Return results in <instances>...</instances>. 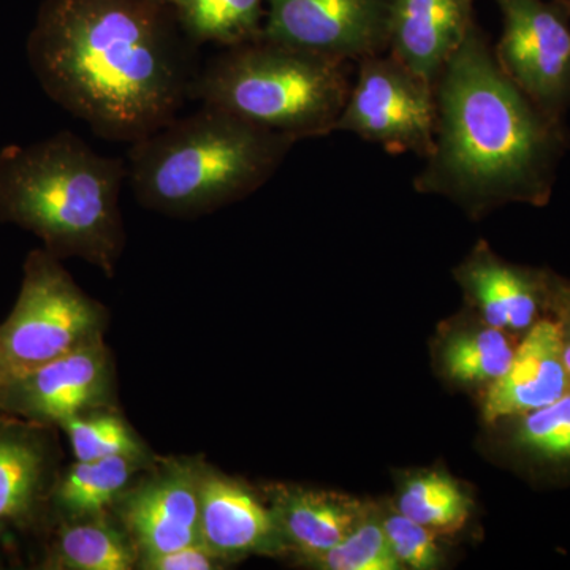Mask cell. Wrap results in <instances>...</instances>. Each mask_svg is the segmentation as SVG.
<instances>
[{"instance_id":"obj_27","label":"cell","mask_w":570,"mask_h":570,"mask_svg":"<svg viewBox=\"0 0 570 570\" xmlns=\"http://www.w3.org/2000/svg\"><path fill=\"white\" fill-rule=\"evenodd\" d=\"M137 568L145 570H214L224 568V562L214 557L202 543L165 551V553L145 554L138 560Z\"/></svg>"},{"instance_id":"obj_7","label":"cell","mask_w":570,"mask_h":570,"mask_svg":"<svg viewBox=\"0 0 570 570\" xmlns=\"http://www.w3.org/2000/svg\"><path fill=\"white\" fill-rule=\"evenodd\" d=\"M356 66L335 132L354 134L395 156L425 159L436 134V86L389 51Z\"/></svg>"},{"instance_id":"obj_9","label":"cell","mask_w":570,"mask_h":570,"mask_svg":"<svg viewBox=\"0 0 570 570\" xmlns=\"http://www.w3.org/2000/svg\"><path fill=\"white\" fill-rule=\"evenodd\" d=\"M104 409H116L115 362L104 340L0 382V412L39 425Z\"/></svg>"},{"instance_id":"obj_14","label":"cell","mask_w":570,"mask_h":570,"mask_svg":"<svg viewBox=\"0 0 570 570\" xmlns=\"http://www.w3.org/2000/svg\"><path fill=\"white\" fill-rule=\"evenodd\" d=\"M569 387L561 326L550 321L538 322L517 348L508 371L491 382L483 401V417L493 423L528 414L560 400L570 392Z\"/></svg>"},{"instance_id":"obj_12","label":"cell","mask_w":570,"mask_h":570,"mask_svg":"<svg viewBox=\"0 0 570 570\" xmlns=\"http://www.w3.org/2000/svg\"><path fill=\"white\" fill-rule=\"evenodd\" d=\"M200 461H160L119 499L116 512L140 557L200 543Z\"/></svg>"},{"instance_id":"obj_23","label":"cell","mask_w":570,"mask_h":570,"mask_svg":"<svg viewBox=\"0 0 570 570\" xmlns=\"http://www.w3.org/2000/svg\"><path fill=\"white\" fill-rule=\"evenodd\" d=\"M513 351L502 330L461 333L445 344L442 362L450 377L460 382H494L508 371Z\"/></svg>"},{"instance_id":"obj_10","label":"cell","mask_w":570,"mask_h":570,"mask_svg":"<svg viewBox=\"0 0 570 570\" xmlns=\"http://www.w3.org/2000/svg\"><path fill=\"white\" fill-rule=\"evenodd\" d=\"M393 0H268L261 36L358 63L389 51Z\"/></svg>"},{"instance_id":"obj_16","label":"cell","mask_w":570,"mask_h":570,"mask_svg":"<svg viewBox=\"0 0 570 570\" xmlns=\"http://www.w3.org/2000/svg\"><path fill=\"white\" fill-rule=\"evenodd\" d=\"M269 509L285 549L294 550L309 564L366 519L365 509L354 499L298 487H276Z\"/></svg>"},{"instance_id":"obj_3","label":"cell","mask_w":570,"mask_h":570,"mask_svg":"<svg viewBox=\"0 0 570 570\" xmlns=\"http://www.w3.org/2000/svg\"><path fill=\"white\" fill-rule=\"evenodd\" d=\"M127 163L58 132L0 149V220L17 225L58 258H81L107 276L126 246L121 189Z\"/></svg>"},{"instance_id":"obj_20","label":"cell","mask_w":570,"mask_h":570,"mask_svg":"<svg viewBox=\"0 0 570 570\" xmlns=\"http://www.w3.org/2000/svg\"><path fill=\"white\" fill-rule=\"evenodd\" d=\"M268 0H171L193 43L234 47L261 36Z\"/></svg>"},{"instance_id":"obj_11","label":"cell","mask_w":570,"mask_h":570,"mask_svg":"<svg viewBox=\"0 0 570 570\" xmlns=\"http://www.w3.org/2000/svg\"><path fill=\"white\" fill-rule=\"evenodd\" d=\"M52 428L0 412V547L47 527L52 517L61 475Z\"/></svg>"},{"instance_id":"obj_26","label":"cell","mask_w":570,"mask_h":570,"mask_svg":"<svg viewBox=\"0 0 570 570\" xmlns=\"http://www.w3.org/2000/svg\"><path fill=\"white\" fill-rule=\"evenodd\" d=\"M382 527L401 566L425 570L438 564L439 549L431 530L407 519L403 513L389 517Z\"/></svg>"},{"instance_id":"obj_22","label":"cell","mask_w":570,"mask_h":570,"mask_svg":"<svg viewBox=\"0 0 570 570\" xmlns=\"http://www.w3.org/2000/svg\"><path fill=\"white\" fill-rule=\"evenodd\" d=\"M77 461H96L127 456L153 463L151 453L140 436L116 409L88 412L63 420L59 425Z\"/></svg>"},{"instance_id":"obj_18","label":"cell","mask_w":570,"mask_h":570,"mask_svg":"<svg viewBox=\"0 0 570 570\" xmlns=\"http://www.w3.org/2000/svg\"><path fill=\"white\" fill-rule=\"evenodd\" d=\"M48 542L40 569L47 570H130L137 568L134 540L122 524L107 513L80 520H58Z\"/></svg>"},{"instance_id":"obj_6","label":"cell","mask_w":570,"mask_h":570,"mask_svg":"<svg viewBox=\"0 0 570 570\" xmlns=\"http://www.w3.org/2000/svg\"><path fill=\"white\" fill-rule=\"evenodd\" d=\"M107 321V309L78 287L61 258L33 249L17 303L0 325L2 381L104 340Z\"/></svg>"},{"instance_id":"obj_1","label":"cell","mask_w":570,"mask_h":570,"mask_svg":"<svg viewBox=\"0 0 570 570\" xmlns=\"http://www.w3.org/2000/svg\"><path fill=\"white\" fill-rule=\"evenodd\" d=\"M157 0H47L26 55L40 88L105 140L174 121L198 71Z\"/></svg>"},{"instance_id":"obj_30","label":"cell","mask_w":570,"mask_h":570,"mask_svg":"<svg viewBox=\"0 0 570 570\" xmlns=\"http://www.w3.org/2000/svg\"><path fill=\"white\" fill-rule=\"evenodd\" d=\"M157 2L167 3V6H170L171 0H157Z\"/></svg>"},{"instance_id":"obj_24","label":"cell","mask_w":570,"mask_h":570,"mask_svg":"<svg viewBox=\"0 0 570 570\" xmlns=\"http://www.w3.org/2000/svg\"><path fill=\"white\" fill-rule=\"evenodd\" d=\"M326 570H397L401 562L393 553L384 527L366 519L346 539L311 562Z\"/></svg>"},{"instance_id":"obj_29","label":"cell","mask_w":570,"mask_h":570,"mask_svg":"<svg viewBox=\"0 0 570 570\" xmlns=\"http://www.w3.org/2000/svg\"><path fill=\"white\" fill-rule=\"evenodd\" d=\"M3 371H2V355H0V381H2Z\"/></svg>"},{"instance_id":"obj_15","label":"cell","mask_w":570,"mask_h":570,"mask_svg":"<svg viewBox=\"0 0 570 570\" xmlns=\"http://www.w3.org/2000/svg\"><path fill=\"white\" fill-rule=\"evenodd\" d=\"M474 0H393L389 52L436 86L474 22Z\"/></svg>"},{"instance_id":"obj_19","label":"cell","mask_w":570,"mask_h":570,"mask_svg":"<svg viewBox=\"0 0 570 570\" xmlns=\"http://www.w3.org/2000/svg\"><path fill=\"white\" fill-rule=\"evenodd\" d=\"M151 466L127 456L77 461L59 475L51 498L52 517L58 521L105 515L130 489L135 475Z\"/></svg>"},{"instance_id":"obj_2","label":"cell","mask_w":570,"mask_h":570,"mask_svg":"<svg viewBox=\"0 0 570 570\" xmlns=\"http://www.w3.org/2000/svg\"><path fill=\"white\" fill-rule=\"evenodd\" d=\"M436 104L433 149L414 178L419 193L448 197L474 216L550 200L568 127L510 80L475 21L439 75Z\"/></svg>"},{"instance_id":"obj_28","label":"cell","mask_w":570,"mask_h":570,"mask_svg":"<svg viewBox=\"0 0 570 570\" xmlns=\"http://www.w3.org/2000/svg\"><path fill=\"white\" fill-rule=\"evenodd\" d=\"M549 296L553 299L560 311L561 335H562V358L570 377V284L561 283L558 279H550Z\"/></svg>"},{"instance_id":"obj_4","label":"cell","mask_w":570,"mask_h":570,"mask_svg":"<svg viewBox=\"0 0 570 570\" xmlns=\"http://www.w3.org/2000/svg\"><path fill=\"white\" fill-rule=\"evenodd\" d=\"M295 142L223 108L176 116L130 145L127 181L151 212L193 217L216 212L261 189Z\"/></svg>"},{"instance_id":"obj_21","label":"cell","mask_w":570,"mask_h":570,"mask_svg":"<svg viewBox=\"0 0 570 570\" xmlns=\"http://www.w3.org/2000/svg\"><path fill=\"white\" fill-rule=\"evenodd\" d=\"M397 509L428 530L455 532L471 515V501L448 474L425 472L404 483Z\"/></svg>"},{"instance_id":"obj_13","label":"cell","mask_w":570,"mask_h":570,"mask_svg":"<svg viewBox=\"0 0 570 570\" xmlns=\"http://www.w3.org/2000/svg\"><path fill=\"white\" fill-rule=\"evenodd\" d=\"M198 538L224 564L285 549L272 509L238 480L202 463Z\"/></svg>"},{"instance_id":"obj_8","label":"cell","mask_w":570,"mask_h":570,"mask_svg":"<svg viewBox=\"0 0 570 570\" xmlns=\"http://www.w3.org/2000/svg\"><path fill=\"white\" fill-rule=\"evenodd\" d=\"M502 33L494 55L510 80L550 118L570 108V0H494Z\"/></svg>"},{"instance_id":"obj_25","label":"cell","mask_w":570,"mask_h":570,"mask_svg":"<svg viewBox=\"0 0 570 570\" xmlns=\"http://www.w3.org/2000/svg\"><path fill=\"white\" fill-rule=\"evenodd\" d=\"M515 442L535 459L570 461V392L549 406L524 414Z\"/></svg>"},{"instance_id":"obj_17","label":"cell","mask_w":570,"mask_h":570,"mask_svg":"<svg viewBox=\"0 0 570 570\" xmlns=\"http://www.w3.org/2000/svg\"><path fill=\"white\" fill-rule=\"evenodd\" d=\"M459 279L491 326L524 330L538 316L550 277L510 265L479 246L459 269Z\"/></svg>"},{"instance_id":"obj_5","label":"cell","mask_w":570,"mask_h":570,"mask_svg":"<svg viewBox=\"0 0 570 570\" xmlns=\"http://www.w3.org/2000/svg\"><path fill=\"white\" fill-rule=\"evenodd\" d=\"M351 66L257 36L206 63L193 99L296 141L325 137L351 91Z\"/></svg>"}]
</instances>
